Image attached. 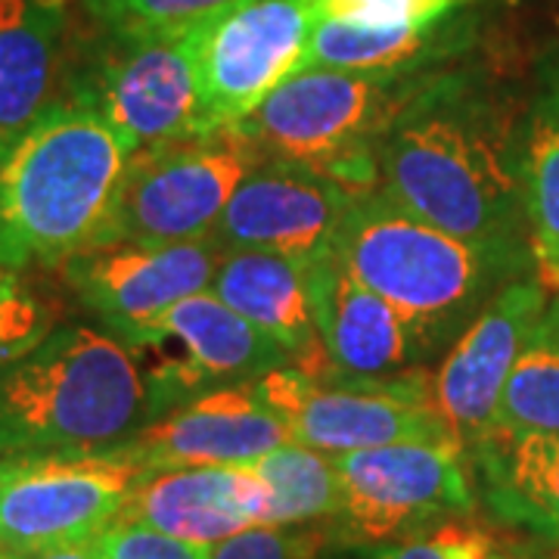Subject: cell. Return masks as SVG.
I'll return each instance as SVG.
<instances>
[{
	"instance_id": "cell-1",
	"label": "cell",
	"mask_w": 559,
	"mask_h": 559,
	"mask_svg": "<svg viewBox=\"0 0 559 559\" xmlns=\"http://www.w3.org/2000/svg\"><path fill=\"white\" fill-rule=\"evenodd\" d=\"M377 190L451 237L532 252L522 153L460 75L436 72L401 109L382 138Z\"/></svg>"
},
{
	"instance_id": "cell-2",
	"label": "cell",
	"mask_w": 559,
	"mask_h": 559,
	"mask_svg": "<svg viewBox=\"0 0 559 559\" xmlns=\"http://www.w3.org/2000/svg\"><path fill=\"white\" fill-rule=\"evenodd\" d=\"M131 156L94 109L60 97L0 156V252L62 267L97 249Z\"/></svg>"
},
{
	"instance_id": "cell-3",
	"label": "cell",
	"mask_w": 559,
	"mask_h": 559,
	"mask_svg": "<svg viewBox=\"0 0 559 559\" xmlns=\"http://www.w3.org/2000/svg\"><path fill=\"white\" fill-rule=\"evenodd\" d=\"M333 252L367 289L399 311L423 360L441 348L448 352L500 283L522 277L532 264L525 261L528 249L451 237L407 215L380 190L355 200Z\"/></svg>"
},
{
	"instance_id": "cell-4",
	"label": "cell",
	"mask_w": 559,
	"mask_h": 559,
	"mask_svg": "<svg viewBox=\"0 0 559 559\" xmlns=\"http://www.w3.org/2000/svg\"><path fill=\"white\" fill-rule=\"evenodd\" d=\"M150 419L138 358L106 330L53 326L0 370V457L106 451Z\"/></svg>"
},
{
	"instance_id": "cell-5",
	"label": "cell",
	"mask_w": 559,
	"mask_h": 559,
	"mask_svg": "<svg viewBox=\"0 0 559 559\" xmlns=\"http://www.w3.org/2000/svg\"><path fill=\"white\" fill-rule=\"evenodd\" d=\"M432 75L311 66L280 81L234 128L264 159L305 165L364 197L380 187L382 138Z\"/></svg>"
},
{
	"instance_id": "cell-6",
	"label": "cell",
	"mask_w": 559,
	"mask_h": 559,
	"mask_svg": "<svg viewBox=\"0 0 559 559\" xmlns=\"http://www.w3.org/2000/svg\"><path fill=\"white\" fill-rule=\"evenodd\" d=\"M103 35L100 50L69 81L66 100L94 109L134 153L215 131L202 100L200 22L171 32Z\"/></svg>"
},
{
	"instance_id": "cell-7",
	"label": "cell",
	"mask_w": 559,
	"mask_h": 559,
	"mask_svg": "<svg viewBox=\"0 0 559 559\" xmlns=\"http://www.w3.org/2000/svg\"><path fill=\"white\" fill-rule=\"evenodd\" d=\"M264 153L237 128L138 150L100 246L209 240L242 180Z\"/></svg>"
},
{
	"instance_id": "cell-8",
	"label": "cell",
	"mask_w": 559,
	"mask_h": 559,
	"mask_svg": "<svg viewBox=\"0 0 559 559\" xmlns=\"http://www.w3.org/2000/svg\"><path fill=\"white\" fill-rule=\"evenodd\" d=\"M336 538L377 547L473 507L466 451L454 441H392L336 454Z\"/></svg>"
},
{
	"instance_id": "cell-9",
	"label": "cell",
	"mask_w": 559,
	"mask_h": 559,
	"mask_svg": "<svg viewBox=\"0 0 559 559\" xmlns=\"http://www.w3.org/2000/svg\"><path fill=\"white\" fill-rule=\"evenodd\" d=\"M143 466L116 448L0 457V547L35 554L97 538L119 520Z\"/></svg>"
},
{
	"instance_id": "cell-10",
	"label": "cell",
	"mask_w": 559,
	"mask_h": 559,
	"mask_svg": "<svg viewBox=\"0 0 559 559\" xmlns=\"http://www.w3.org/2000/svg\"><path fill=\"white\" fill-rule=\"evenodd\" d=\"M252 385L293 441L333 457L392 441H454L436 414L432 377L419 367L392 382H318L274 367Z\"/></svg>"
},
{
	"instance_id": "cell-11",
	"label": "cell",
	"mask_w": 559,
	"mask_h": 559,
	"mask_svg": "<svg viewBox=\"0 0 559 559\" xmlns=\"http://www.w3.org/2000/svg\"><path fill=\"white\" fill-rule=\"evenodd\" d=\"M128 348L140 364L153 419L202 392L255 382L274 367H293L283 345L227 308L212 289L168 308Z\"/></svg>"
},
{
	"instance_id": "cell-12",
	"label": "cell",
	"mask_w": 559,
	"mask_h": 559,
	"mask_svg": "<svg viewBox=\"0 0 559 559\" xmlns=\"http://www.w3.org/2000/svg\"><path fill=\"white\" fill-rule=\"evenodd\" d=\"M318 0H234L200 22V79L209 124L234 128L280 81L299 72Z\"/></svg>"
},
{
	"instance_id": "cell-13",
	"label": "cell",
	"mask_w": 559,
	"mask_h": 559,
	"mask_svg": "<svg viewBox=\"0 0 559 559\" xmlns=\"http://www.w3.org/2000/svg\"><path fill=\"white\" fill-rule=\"evenodd\" d=\"M221 261L212 237L190 242H119L87 249L62 264L72 296L124 345L175 308L205 293Z\"/></svg>"
},
{
	"instance_id": "cell-14",
	"label": "cell",
	"mask_w": 559,
	"mask_h": 559,
	"mask_svg": "<svg viewBox=\"0 0 559 559\" xmlns=\"http://www.w3.org/2000/svg\"><path fill=\"white\" fill-rule=\"evenodd\" d=\"M547 301L550 289L540 277L510 280L448 345L432 377V404L466 454L491 436L500 392Z\"/></svg>"
},
{
	"instance_id": "cell-15",
	"label": "cell",
	"mask_w": 559,
	"mask_h": 559,
	"mask_svg": "<svg viewBox=\"0 0 559 559\" xmlns=\"http://www.w3.org/2000/svg\"><path fill=\"white\" fill-rule=\"evenodd\" d=\"M358 193L293 162L264 159L230 197L212 240L308 261L333 249Z\"/></svg>"
},
{
	"instance_id": "cell-16",
	"label": "cell",
	"mask_w": 559,
	"mask_h": 559,
	"mask_svg": "<svg viewBox=\"0 0 559 559\" xmlns=\"http://www.w3.org/2000/svg\"><path fill=\"white\" fill-rule=\"evenodd\" d=\"M305 283L330 364L318 382H392L423 364L399 311L367 289L333 249L305 261Z\"/></svg>"
},
{
	"instance_id": "cell-17",
	"label": "cell",
	"mask_w": 559,
	"mask_h": 559,
	"mask_svg": "<svg viewBox=\"0 0 559 559\" xmlns=\"http://www.w3.org/2000/svg\"><path fill=\"white\" fill-rule=\"evenodd\" d=\"M293 441L286 423L261 401L252 382L221 385L146 423L119 448L150 469L249 466Z\"/></svg>"
},
{
	"instance_id": "cell-18",
	"label": "cell",
	"mask_w": 559,
	"mask_h": 559,
	"mask_svg": "<svg viewBox=\"0 0 559 559\" xmlns=\"http://www.w3.org/2000/svg\"><path fill=\"white\" fill-rule=\"evenodd\" d=\"M261 510L264 488L249 466H175L143 473L116 522L212 547L261 525Z\"/></svg>"
},
{
	"instance_id": "cell-19",
	"label": "cell",
	"mask_w": 559,
	"mask_h": 559,
	"mask_svg": "<svg viewBox=\"0 0 559 559\" xmlns=\"http://www.w3.org/2000/svg\"><path fill=\"white\" fill-rule=\"evenodd\" d=\"M209 289L255 330L283 345L293 367L305 377L323 380L330 373L311 318L305 261L261 249H227L221 252Z\"/></svg>"
},
{
	"instance_id": "cell-20",
	"label": "cell",
	"mask_w": 559,
	"mask_h": 559,
	"mask_svg": "<svg viewBox=\"0 0 559 559\" xmlns=\"http://www.w3.org/2000/svg\"><path fill=\"white\" fill-rule=\"evenodd\" d=\"M66 0H0V156L60 100Z\"/></svg>"
},
{
	"instance_id": "cell-21",
	"label": "cell",
	"mask_w": 559,
	"mask_h": 559,
	"mask_svg": "<svg viewBox=\"0 0 559 559\" xmlns=\"http://www.w3.org/2000/svg\"><path fill=\"white\" fill-rule=\"evenodd\" d=\"M463 44H469V28L460 22L457 7L448 16L426 25L364 28L345 22H318L301 69L323 66L348 72L423 75L451 60Z\"/></svg>"
},
{
	"instance_id": "cell-22",
	"label": "cell",
	"mask_w": 559,
	"mask_h": 559,
	"mask_svg": "<svg viewBox=\"0 0 559 559\" xmlns=\"http://www.w3.org/2000/svg\"><path fill=\"white\" fill-rule=\"evenodd\" d=\"M473 457L500 516L559 538V436L491 432Z\"/></svg>"
},
{
	"instance_id": "cell-23",
	"label": "cell",
	"mask_w": 559,
	"mask_h": 559,
	"mask_svg": "<svg viewBox=\"0 0 559 559\" xmlns=\"http://www.w3.org/2000/svg\"><path fill=\"white\" fill-rule=\"evenodd\" d=\"M249 469L264 488L261 525L296 528L320 520H336L340 513V473L336 457L314 451L299 441H286L264 454Z\"/></svg>"
},
{
	"instance_id": "cell-24",
	"label": "cell",
	"mask_w": 559,
	"mask_h": 559,
	"mask_svg": "<svg viewBox=\"0 0 559 559\" xmlns=\"http://www.w3.org/2000/svg\"><path fill=\"white\" fill-rule=\"evenodd\" d=\"M491 432L559 436V296L547 301L507 377Z\"/></svg>"
},
{
	"instance_id": "cell-25",
	"label": "cell",
	"mask_w": 559,
	"mask_h": 559,
	"mask_svg": "<svg viewBox=\"0 0 559 559\" xmlns=\"http://www.w3.org/2000/svg\"><path fill=\"white\" fill-rule=\"evenodd\" d=\"M528 246L535 264L559 259V119L538 109L522 150Z\"/></svg>"
},
{
	"instance_id": "cell-26",
	"label": "cell",
	"mask_w": 559,
	"mask_h": 559,
	"mask_svg": "<svg viewBox=\"0 0 559 559\" xmlns=\"http://www.w3.org/2000/svg\"><path fill=\"white\" fill-rule=\"evenodd\" d=\"M53 326V305L40 296L32 267L0 252V370L32 352Z\"/></svg>"
},
{
	"instance_id": "cell-27",
	"label": "cell",
	"mask_w": 559,
	"mask_h": 559,
	"mask_svg": "<svg viewBox=\"0 0 559 559\" xmlns=\"http://www.w3.org/2000/svg\"><path fill=\"white\" fill-rule=\"evenodd\" d=\"M234 0H81L84 13L112 35L190 28Z\"/></svg>"
},
{
	"instance_id": "cell-28",
	"label": "cell",
	"mask_w": 559,
	"mask_h": 559,
	"mask_svg": "<svg viewBox=\"0 0 559 559\" xmlns=\"http://www.w3.org/2000/svg\"><path fill=\"white\" fill-rule=\"evenodd\" d=\"M495 540L469 520H441L407 538L377 544L364 559H491Z\"/></svg>"
},
{
	"instance_id": "cell-29",
	"label": "cell",
	"mask_w": 559,
	"mask_h": 559,
	"mask_svg": "<svg viewBox=\"0 0 559 559\" xmlns=\"http://www.w3.org/2000/svg\"><path fill=\"white\" fill-rule=\"evenodd\" d=\"M457 0H318V22H345L364 28L426 25L448 16Z\"/></svg>"
},
{
	"instance_id": "cell-30",
	"label": "cell",
	"mask_w": 559,
	"mask_h": 559,
	"mask_svg": "<svg viewBox=\"0 0 559 559\" xmlns=\"http://www.w3.org/2000/svg\"><path fill=\"white\" fill-rule=\"evenodd\" d=\"M323 540V532L308 525H252L234 538L212 544L209 559H318Z\"/></svg>"
},
{
	"instance_id": "cell-31",
	"label": "cell",
	"mask_w": 559,
	"mask_h": 559,
	"mask_svg": "<svg viewBox=\"0 0 559 559\" xmlns=\"http://www.w3.org/2000/svg\"><path fill=\"white\" fill-rule=\"evenodd\" d=\"M106 559H209V547L168 538L138 522H112L103 532Z\"/></svg>"
},
{
	"instance_id": "cell-32",
	"label": "cell",
	"mask_w": 559,
	"mask_h": 559,
	"mask_svg": "<svg viewBox=\"0 0 559 559\" xmlns=\"http://www.w3.org/2000/svg\"><path fill=\"white\" fill-rule=\"evenodd\" d=\"M16 559H106V547H103V535H97V538L75 540V544L35 550V554H20Z\"/></svg>"
},
{
	"instance_id": "cell-33",
	"label": "cell",
	"mask_w": 559,
	"mask_h": 559,
	"mask_svg": "<svg viewBox=\"0 0 559 559\" xmlns=\"http://www.w3.org/2000/svg\"><path fill=\"white\" fill-rule=\"evenodd\" d=\"M538 277L547 289H559V259L538 261Z\"/></svg>"
},
{
	"instance_id": "cell-34",
	"label": "cell",
	"mask_w": 559,
	"mask_h": 559,
	"mask_svg": "<svg viewBox=\"0 0 559 559\" xmlns=\"http://www.w3.org/2000/svg\"><path fill=\"white\" fill-rule=\"evenodd\" d=\"M540 109L554 112L559 119V66L557 72H554V79H550V87H547V97H544V106H540Z\"/></svg>"
},
{
	"instance_id": "cell-35",
	"label": "cell",
	"mask_w": 559,
	"mask_h": 559,
	"mask_svg": "<svg viewBox=\"0 0 559 559\" xmlns=\"http://www.w3.org/2000/svg\"><path fill=\"white\" fill-rule=\"evenodd\" d=\"M0 559H16V554H7V550L0 547Z\"/></svg>"
},
{
	"instance_id": "cell-36",
	"label": "cell",
	"mask_w": 559,
	"mask_h": 559,
	"mask_svg": "<svg viewBox=\"0 0 559 559\" xmlns=\"http://www.w3.org/2000/svg\"><path fill=\"white\" fill-rule=\"evenodd\" d=\"M491 559H498V557H491Z\"/></svg>"
}]
</instances>
